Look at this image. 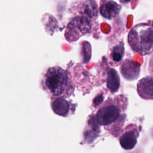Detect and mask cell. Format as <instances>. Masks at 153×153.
<instances>
[{
    "mask_svg": "<svg viewBox=\"0 0 153 153\" xmlns=\"http://www.w3.org/2000/svg\"><path fill=\"white\" fill-rule=\"evenodd\" d=\"M127 98L123 94L110 97L102 102L94 115L97 123L114 136H118L126 118Z\"/></svg>",
    "mask_w": 153,
    "mask_h": 153,
    "instance_id": "cell-1",
    "label": "cell"
},
{
    "mask_svg": "<svg viewBox=\"0 0 153 153\" xmlns=\"http://www.w3.org/2000/svg\"><path fill=\"white\" fill-rule=\"evenodd\" d=\"M41 85L52 98H69L75 90L69 72L60 66H53L47 69L43 75Z\"/></svg>",
    "mask_w": 153,
    "mask_h": 153,
    "instance_id": "cell-2",
    "label": "cell"
},
{
    "mask_svg": "<svg viewBox=\"0 0 153 153\" xmlns=\"http://www.w3.org/2000/svg\"><path fill=\"white\" fill-rule=\"evenodd\" d=\"M127 41L131 49L142 56L153 51V28L147 23L135 25L129 32Z\"/></svg>",
    "mask_w": 153,
    "mask_h": 153,
    "instance_id": "cell-3",
    "label": "cell"
},
{
    "mask_svg": "<svg viewBox=\"0 0 153 153\" xmlns=\"http://www.w3.org/2000/svg\"><path fill=\"white\" fill-rule=\"evenodd\" d=\"M93 23V21L86 17L74 14L66 26L65 33L66 39L69 42L76 41L81 36L91 32Z\"/></svg>",
    "mask_w": 153,
    "mask_h": 153,
    "instance_id": "cell-4",
    "label": "cell"
},
{
    "mask_svg": "<svg viewBox=\"0 0 153 153\" xmlns=\"http://www.w3.org/2000/svg\"><path fill=\"white\" fill-rule=\"evenodd\" d=\"M74 14H79L96 21L99 12L98 6L94 0H78L75 2L71 8Z\"/></svg>",
    "mask_w": 153,
    "mask_h": 153,
    "instance_id": "cell-5",
    "label": "cell"
},
{
    "mask_svg": "<svg viewBox=\"0 0 153 153\" xmlns=\"http://www.w3.org/2000/svg\"><path fill=\"white\" fill-rule=\"evenodd\" d=\"M140 129L135 124H129L119 134L118 140L121 146L125 150L134 148L139 136Z\"/></svg>",
    "mask_w": 153,
    "mask_h": 153,
    "instance_id": "cell-6",
    "label": "cell"
},
{
    "mask_svg": "<svg viewBox=\"0 0 153 153\" xmlns=\"http://www.w3.org/2000/svg\"><path fill=\"white\" fill-rule=\"evenodd\" d=\"M51 106L53 112L60 116L68 117L72 114L75 109L74 104L62 97L51 98Z\"/></svg>",
    "mask_w": 153,
    "mask_h": 153,
    "instance_id": "cell-7",
    "label": "cell"
},
{
    "mask_svg": "<svg viewBox=\"0 0 153 153\" xmlns=\"http://www.w3.org/2000/svg\"><path fill=\"white\" fill-rule=\"evenodd\" d=\"M103 63L105 67L104 62H103ZM103 68L104 69L103 81L106 82L108 89L112 93L118 91L120 87V79L117 71L114 69L110 68L108 65L106 67H103Z\"/></svg>",
    "mask_w": 153,
    "mask_h": 153,
    "instance_id": "cell-8",
    "label": "cell"
},
{
    "mask_svg": "<svg viewBox=\"0 0 153 153\" xmlns=\"http://www.w3.org/2000/svg\"><path fill=\"white\" fill-rule=\"evenodd\" d=\"M121 9V6L112 0H102L99 11L102 17L111 20L120 13Z\"/></svg>",
    "mask_w": 153,
    "mask_h": 153,
    "instance_id": "cell-9",
    "label": "cell"
},
{
    "mask_svg": "<svg viewBox=\"0 0 153 153\" xmlns=\"http://www.w3.org/2000/svg\"><path fill=\"white\" fill-rule=\"evenodd\" d=\"M137 91L141 98L153 100V75L144 77L139 81Z\"/></svg>",
    "mask_w": 153,
    "mask_h": 153,
    "instance_id": "cell-10",
    "label": "cell"
},
{
    "mask_svg": "<svg viewBox=\"0 0 153 153\" xmlns=\"http://www.w3.org/2000/svg\"><path fill=\"white\" fill-rule=\"evenodd\" d=\"M120 70L123 77L128 81L137 79L140 74V67L130 59H125L122 62Z\"/></svg>",
    "mask_w": 153,
    "mask_h": 153,
    "instance_id": "cell-11",
    "label": "cell"
},
{
    "mask_svg": "<svg viewBox=\"0 0 153 153\" xmlns=\"http://www.w3.org/2000/svg\"><path fill=\"white\" fill-rule=\"evenodd\" d=\"M124 55V46L123 42L115 45L111 50L108 57V63L113 66H117L122 62Z\"/></svg>",
    "mask_w": 153,
    "mask_h": 153,
    "instance_id": "cell-12",
    "label": "cell"
},
{
    "mask_svg": "<svg viewBox=\"0 0 153 153\" xmlns=\"http://www.w3.org/2000/svg\"><path fill=\"white\" fill-rule=\"evenodd\" d=\"M149 71L150 74L151 75H153V56L151 57V59L150 60V63L149 65Z\"/></svg>",
    "mask_w": 153,
    "mask_h": 153,
    "instance_id": "cell-13",
    "label": "cell"
},
{
    "mask_svg": "<svg viewBox=\"0 0 153 153\" xmlns=\"http://www.w3.org/2000/svg\"><path fill=\"white\" fill-rule=\"evenodd\" d=\"M121 2H123V3H128V2H129L131 0H120Z\"/></svg>",
    "mask_w": 153,
    "mask_h": 153,
    "instance_id": "cell-14",
    "label": "cell"
},
{
    "mask_svg": "<svg viewBox=\"0 0 153 153\" xmlns=\"http://www.w3.org/2000/svg\"><path fill=\"white\" fill-rule=\"evenodd\" d=\"M152 26L153 27V22H152Z\"/></svg>",
    "mask_w": 153,
    "mask_h": 153,
    "instance_id": "cell-15",
    "label": "cell"
}]
</instances>
